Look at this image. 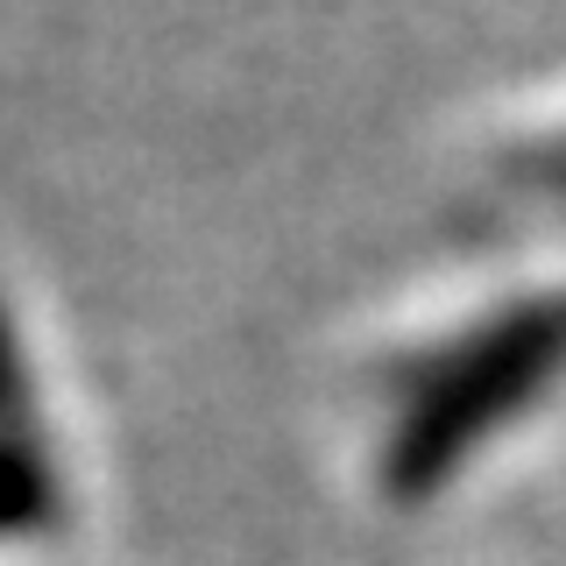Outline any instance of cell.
Instances as JSON below:
<instances>
[{"mask_svg": "<svg viewBox=\"0 0 566 566\" xmlns=\"http://www.w3.org/2000/svg\"><path fill=\"white\" fill-rule=\"evenodd\" d=\"M566 361V305H517L489 318L482 333H468L439 361H424L411 382L397 424L382 439V489L418 503L432 495L460 460L474 453V439H489L510 411H524L531 389Z\"/></svg>", "mask_w": 566, "mask_h": 566, "instance_id": "6da1fadb", "label": "cell"}, {"mask_svg": "<svg viewBox=\"0 0 566 566\" xmlns=\"http://www.w3.org/2000/svg\"><path fill=\"white\" fill-rule=\"evenodd\" d=\"M64 517V474L43 453V432H0V545L43 538Z\"/></svg>", "mask_w": 566, "mask_h": 566, "instance_id": "7a4b0ae2", "label": "cell"}, {"mask_svg": "<svg viewBox=\"0 0 566 566\" xmlns=\"http://www.w3.org/2000/svg\"><path fill=\"white\" fill-rule=\"evenodd\" d=\"M559 164H566V149H559ZM559 177H566V170H559Z\"/></svg>", "mask_w": 566, "mask_h": 566, "instance_id": "277c9868", "label": "cell"}, {"mask_svg": "<svg viewBox=\"0 0 566 566\" xmlns=\"http://www.w3.org/2000/svg\"><path fill=\"white\" fill-rule=\"evenodd\" d=\"M0 432H35V382L8 305H0Z\"/></svg>", "mask_w": 566, "mask_h": 566, "instance_id": "3957f363", "label": "cell"}]
</instances>
